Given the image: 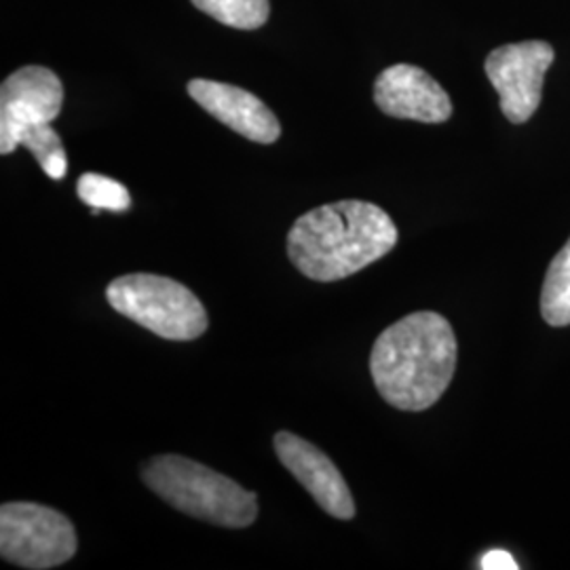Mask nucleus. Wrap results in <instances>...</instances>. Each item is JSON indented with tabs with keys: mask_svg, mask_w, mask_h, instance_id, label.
<instances>
[{
	"mask_svg": "<svg viewBox=\"0 0 570 570\" xmlns=\"http://www.w3.org/2000/svg\"><path fill=\"white\" fill-rule=\"evenodd\" d=\"M480 569L484 570H515L520 569L513 556L505 550H492L482 558Z\"/></svg>",
	"mask_w": 570,
	"mask_h": 570,
	"instance_id": "15",
	"label": "nucleus"
},
{
	"mask_svg": "<svg viewBox=\"0 0 570 570\" xmlns=\"http://www.w3.org/2000/svg\"><path fill=\"white\" fill-rule=\"evenodd\" d=\"M20 146H26L37 157L42 171L51 180H61L66 176V169H68L66 150H63L60 134L51 127V122L30 127L21 136Z\"/></svg>",
	"mask_w": 570,
	"mask_h": 570,
	"instance_id": "13",
	"label": "nucleus"
},
{
	"mask_svg": "<svg viewBox=\"0 0 570 570\" xmlns=\"http://www.w3.org/2000/svg\"><path fill=\"white\" fill-rule=\"evenodd\" d=\"M541 313L550 326H570V239L548 268L541 292Z\"/></svg>",
	"mask_w": 570,
	"mask_h": 570,
	"instance_id": "11",
	"label": "nucleus"
},
{
	"mask_svg": "<svg viewBox=\"0 0 570 570\" xmlns=\"http://www.w3.org/2000/svg\"><path fill=\"white\" fill-rule=\"evenodd\" d=\"M77 530L60 511L37 503L0 508V553L21 569L47 570L77 553Z\"/></svg>",
	"mask_w": 570,
	"mask_h": 570,
	"instance_id": "5",
	"label": "nucleus"
},
{
	"mask_svg": "<svg viewBox=\"0 0 570 570\" xmlns=\"http://www.w3.org/2000/svg\"><path fill=\"white\" fill-rule=\"evenodd\" d=\"M188 94L205 112L252 142L273 144L282 136V125L273 110L242 87L195 79L188 82Z\"/></svg>",
	"mask_w": 570,
	"mask_h": 570,
	"instance_id": "10",
	"label": "nucleus"
},
{
	"mask_svg": "<svg viewBox=\"0 0 570 570\" xmlns=\"http://www.w3.org/2000/svg\"><path fill=\"white\" fill-rule=\"evenodd\" d=\"M209 18L237 30H258L271 13L268 0H190Z\"/></svg>",
	"mask_w": 570,
	"mask_h": 570,
	"instance_id": "12",
	"label": "nucleus"
},
{
	"mask_svg": "<svg viewBox=\"0 0 570 570\" xmlns=\"http://www.w3.org/2000/svg\"><path fill=\"white\" fill-rule=\"evenodd\" d=\"M456 351L449 320L433 311H419L376 338L370 374L389 406L423 412L446 393L456 370Z\"/></svg>",
	"mask_w": 570,
	"mask_h": 570,
	"instance_id": "1",
	"label": "nucleus"
},
{
	"mask_svg": "<svg viewBox=\"0 0 570 570\" xmlns=\"http://www.w3.org/2000/svg\"><path fill=\"white\" fill-rule=\"evenodd\" d=\"M77 193H79L82 204L94 207L96 214L100 209L127 212L131 205L129 190L121 183L100 176V174H82L77 184Z\"/></svg>",
	"mask_w": 570,
	"mask_h": 570,
	"instance_id": "14",
	"label": "nucleus"
},
{
	"mask_svg": "<svg viewBox=\"0 0 570 570\" xmlns=\"http://www.w3.org/2000/svg\"><path fill=\"white\" fill-rule=\"evenodd\" d=\"M144 484L174 510L225 529H245L258 518V499L214 469L178 454L155 456Z\"/></svg>",
	"mask_w": 570,
	"mask_h": 570,
	"instance_id": "3",
	"label": "nucleus"
},
{
	"mask_svg": "<svg viewBox=\"0 0 570 570\" xmlns=\"http://www.w3.org/2000/svg\"><path fill=\"white\" fill-rule=\"evenodd\" d=\"M553 58V47L546 41L513 42L490 51L484 66L487 77L511 122H527L537 112L543 96V79Z\"/></svg>",
	"mask_w": 570,
	"mask_h": 570,
	"instance_id": "6",
	"label": "nucleus"
},
{
	"mask_svg": "<svg viewBox=\"0 0 570 570\" xmlns=\"http://www.w3.org/2000/svg\"><path fill=\"white\" fill-rule=\"evenodd\" d=\"M61 104L63 87L49 68L23 66L9 75L0 87V155H11L30 127L56 121Z\"/></svg>",
	"mask_w": 570,
	"mask_h": 570,
	"instance_id": "7",
	"label": "nucleus"
},
{
	"mask_svg": "<svg viewBox=\"0 0 570 570\" xmlns=\"http://www.w3.org/2000/svg\"><path fill=\"white\" fill-rule=\"evenodd\" d=\"M374 102L395 119L446 122L452 102L442 85L419 66L395 63L383 70L374 85Z\"/></svg>",
	"mask_w": 570,
	"mask_h": 570,
	"instance_id": "9",
	"label": "nucleus"
},
{
	"mask_svg": "<svg viewBox=\"0 0 570 570\" xmlns=\"http://www.w3.org/2000/svg\"><path fill=\"white\" fill-rule=\"evenodd\" d=\"M273 449L279 463L305 487L322 510L338 520L355 515V501L345 478L326 452L289 431L275 435Z\"/></svg>",
	"mask_w": 570,
	"mask_h": 570,
	"instance_id": "8",
	"label": "nucleus"
},
{
	"mask_svg": "<svg viewBox=\"0 0 570 570\" xmlns=\"http://www.w3.org/2000/svg\"><path fill=\"white\" fill-rule=\"evenodd\" d=\"M106 301L122 317L165 341H195L207 330L204 303L186 285L164 275L117 277L106 287Z\"/></svg>",
	"mask_w": 570,
	"mask_h": 570,
	"instance_id": "4",
	"label": "nucleus"
},
{
	"mask_svg": "<svg viewBox=\"0 0 570 570\" xmlns=\"http://www.w3.org/2000/svg\"><path fill=\"white\" fill-rule=\"evenodd\" d=\"M400 233L387 212L367 202H338L303 214L287 233V256L313 282H341L381 261Z\"/></svg>",
	"mask_w": 570,
	"mask_h": 570,
	"instance_id": "2",
	"label": "nucleus"
}]
</instances>
